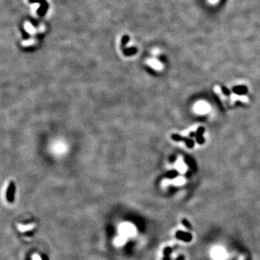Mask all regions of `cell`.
Returning a JSON list of instances; mask_svg holds the SVG:
<instances>
[{"mask_svg":"<svg viewBox=\"0 0 260 260\" xmlns=\"http://www.w3.org/2000/svg\"><path fill=\"white\" fill-rule=\"evenodd\" d=\"M120 232H121V234L125 237V236H132L135 232V230H134V226H131V224L125 223V224L121 225L120 226Z\"/></svg>","mask_w":260,"mask_h":260,"instance_id":"6da1fadb","label":"cell"},{"mask_svg":"<svg viewBox=\"0 0 260 260\" xmlns=\"http://www.w3.org/2000/svg\"><path fill=\"white\" fill-rule=\"evenodd\" d=\"M218 1V0H209L210 2L212 3V4H215V3H216Z\"/></svg>","mask_w":260,"mask_h":260,"instance_id":"e0dca14e","label":"cell"},{"mask_svg":"<svg viewBox=\"0 0 260 260\" xmlns=\"http://www.w3.org/2000/svg\"><path fill=\"white\" fill-rule=\"evenodd\" d=\"M238 260H244V257L243 256H240V258L239 259H238Z\"/></svg>","mask_w":260,"mask_h":260,"instance_id":"ac0fdd59","label":"cell"},{"mask_svg":"<svg viewBox=\"0 0 260 260\" xmlns=\"http://www.w3.org/2000/svg\"><path fill=\"white\" fill-rule=\"evenodd\" d=\"M176 175H177L176 171H169V172L167 173V176L168 178H173L175 177Z\"/></svg>","mask_w":260,"mask_h":260,"instance_id":"7c38bea8","label":"cell"},{"mask_svg":"<svg viewBox=\"0 0 260 260\" xmlns=\"http://www.w3.org/2000/svg\"><path fill=\"white\" fill-rule=\"evenodd\" d=\"M203 132H204V128L203 127H199L197 129V131H196V141L199 144L204 142V139H203L202 137Z\"/></svg>","mask_w":260,"mask_h":260,"instance_id":"52a82bcc","label":"cell"},{"mask_svg":"<svg viewBox=\"0 0 260 260\" xmlns=\"http://www.w3.org/2000/svg\"><path fill=\"white\" fill-rule=\"evenodd\" d=\"M222 90H223V94L226 95V96H228V95H229V94H230V91H228V90L227 89V88H222Z\"/></svg>","mask_w":260,"mask_h":260,"instance_id":"9a60e30c","label":"cell"},{"mask_svg":"<svg viewBox=\"0 0 260 260\" xmlns=\"http://www.w3.org/2000/svg\"><path fill=\"white\" fill-rule=\"evenodd\" d=\"M213 256H214L215 259H223L225 256V251L224 250L221 249V248H215L213 250Z\"/></svg>","mask_w":260,"mask_h":260,"instance_id":"5b68a950","label":"cell"},{"mask_svg":"<svg viewBox=\"0 0 260 260\" xmlns=\"http://www.w3.org/2000/svg\"><path fill=\"white\" fill-rule=\"evenodd\" d=\"M194 109L198 114H205L209 111L210 107L206 103H199L196 105Z\"/></svg>","mask_w":260,"mask_h":260,"instance_id":"3957f363","label":"cell"},{"mask_svg":"<svg viewBox=\"0 0 260 260\" xmlns=\"http://www.w3.org/2000/svg\"><path fill=\"white\" fill-rule=\"evenodd\" d=\"M176 236H177V237L180 238V239H182L184 240V241H189L191 239V236H190V235L188 234V233H185L183 232H178Z\"/></svg>","mask_w":260,"mask_h":260,"instance_id":"ba28073f","label":"cell"},{"mask_svg":"<svg viewBox=\"0 0 260 260\" xmlns=\"http://www.w3.org/2000/svg\"><path fill=\"white\" fill-rule=\"evenodd\" d=\"M172 138H173V139H174V140H176V141H184V142H185L186 144V145H187L190 148H193V147H194V142L191 140V139H186V138H183V137H180L179 135H178V134H173Z\"/></svg>","mask_w":260,"mask_h":260,"instance_id":"277c9868","label":"cell"},{"mask_svg":"<svg viewBox=\"0 0 260 260\" xmlns=\"http://www.w3.org/2000/svg\"><path fill=\"white\" fill-rule=\"evenodd\" d=\"M177 168L179 170V171L181 173H184L185 171H186V166H185V164L182 161H181V159H179V161H178L177 163Z\"/></svg>","mask_w":260,"mask_h":260,"instance_id":"9c48e42d","label":"cell"},{"mask_svg":"<svg viewBox=\"0 0 260 260\" xmlns=\"http://www.w3.org/2000/svg\"><path fill=\"white\" fill-rule=\"evenodd\" d=\"M15 190V185L13 181H11L9 183L7 191V199L9 202H12L14 200Z\"/></svg>","mask_w":260,"mask_h":260,"instance_id":"7a4b0ae2","label":"cell"},{"mask_svg":"<svg viewBox=\"0 0 260 260\" xmlns=\"http://www.w3.org/2000/svg\"><path fill=\"white\" fill-rule=\"evenodd\" d=\"M177 260H183V257H182V256H181V257L179 258V259H178Z\"/></svg>","mask_w":260,"mask_h":260,"instance_id":"d6986e66","label":"cell"},{"mask_svg":"<svg viewBox=\"0 0 260 260\" xmlns=\"http://www.w3.org/2000/svg\"><path fill=\"white\" fill-rule=\"evenodd\" d=\"M33 260H41V257H40V256H38V255H37V254L33 255Z\"/></svg>","mask_w":260,"mask_h":260,"instance_id":"2e32d148","label":"cell"},{"mask_svg":"<svg viewBox=\"0 0 260 260\" xmlns=\"http://www.w3.org/2000/svg\"><path fill=\"white\" fill-rule=\"evenodd\" d=\"M233 91V92L236 93V94L242 95L247 92L248 89L246 86H238V87H234Z\"/></svg>","mask_w":260,"mask_h":260,"instance_id":"8992f818","label":"cell"},{"mask_svg":"<svg viewBox=\"0 0 260 260\" xmlns=\"http://www.w3.org/2000/svg\"><path fill=\"white\" fill-rule=\"evenodd\" d=\"M174 182L177 184H182L185 182V181H184V179H183V178H179V179H177L176 180H175Z\"/></svg>","mask_w":260,"mask_h":260,"instance_id":"5bb4252c","label":"cell"},{"mask_svg":"<svg viewBox=\"0 0 260 260\" xmlns=\"http://www.w3.org/2000/svg\"><path fill=\"white\" fill-rule=\"evenodd\" d=\"M33 227V226H31V225H29L28 226H26V227H25V226H19V229L21 231H26V230H30Z\"/></svg>","mask_w":260,"mask_h":260,"instance_id":"4fadbf2b","label":"cell"},{"mask_svg":"<svg viewBox=\"0 0 260 260\" xmlns=\"http://www.w3.org/2000/svg\"><path fill=\"white\" fill-rule=\"evenodd\" d=\"M186 163H187L188 164H189V166H191V168H193V169H194V168H196V164H195L194 161H193L191 158H190L189 157H186Z\"/></svg>","mask_w":260,"mask_h":260,"instance_id":"30bf717a","label":"cell"},{"mask_svg":"<svg viewBox=\"0 0 260 260\" xmlns=\"http://www.w3.org/2000/svg\"><path fill=\"white\" fill-rule=\"evenodd\" d=\"M125 241H126V238H125L124 236H120V237L116 238V244L121 245V244H124V243L125 242Z\"/></svg>","mask_w":260,"mask_h":260,"instance_id":"8fae6325","label":"cell"}]
</instances>
